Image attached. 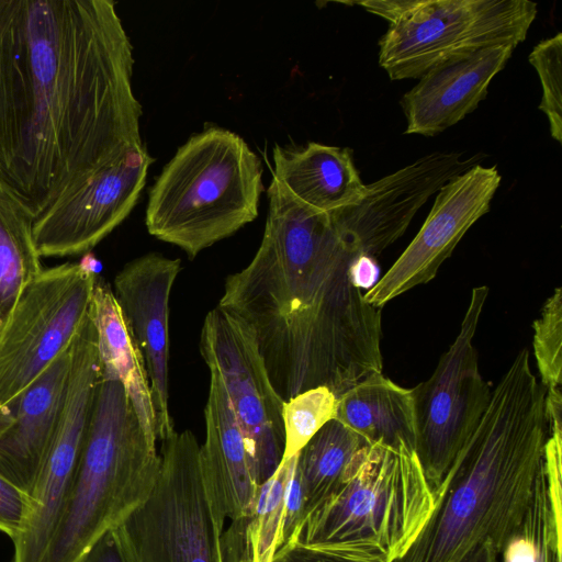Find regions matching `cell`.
Here are the masks:
<instances>
[{"instance_id": "d6a6232c", "label": "cell", "mask_w": 562, "mask_h": 562, "mask_svg": "<svg viewBox=\"0 0 562 562\" xmlns=\"http://www.w3.org/2000/svg\"><path fill=\"white\" fill-rule=\"evenodd\" d=\"M501 549L492 542L482 544L468 562H498Z\"/></svg>"}, {"instance_id": "836d02e7", "label": "cell", "mask_w": 562, "mask_h": 562, "mask_svg": "<svg viewBox=\"0 0 562 562\" xmlns=\"http://www.w3.org/2000/svg\"><path fill=\"white\" fill-rule=\"evenodd\" d=\"M4 323H5V318L3 317L1 311H0V333L4 326Z\"/></svg>"}, {"instance_id": "ac0fdd59", "label": "cell", "mask_w": 562, "mask_h": 562, "mask_svg": "<svg viewBox=\"0 0 562 562\" xmlns=\"http://www.w3.org/2000/svg\"><path fill=\"white\" fill-rule=\"evenodd\" d=\"M514 49L510 45L490 46L428 69L402 98L405 134L435 136L463 120L486 98L492 79Z\"/></svg>"}, {"instance_id": "d4e9b609", "label": "cell", "mask_w": 562, "mask_h": 562, "mask_svg": "<svg viewBox=\"0 0 562 562\" xmlns=\"http://www.w3.org/2000/svg\"><path fill=\"white\" fill-rule=\"evenodd\" d=\"M33 218L0 191V311L8 318L23 289L43 270Z\"/></svg>"}, {"instance_id": "f1b7e54d", "label": "cell", "mask_w": 562, "mask_h": 562, "mask_svg": "<svg viewBox=\"0 0 562 562\" xmlns=\"http://www.w3.org/2000/svg\"><path fill=\"white\" fill-rule=\"evenodd\" d=\"M29 510V495L0 474V531L12 542L20 535Z\"/></svg>"}, {"instance_id": "f546056e", "label": "cell", "mask_w": 562, "mask_h": 562, "mask_svg": "<svg viewBox=\"0 0 562 562\" xmlns=\"http://www.w3.org/2000/svg\"><path fill=\"white\" fill-rule=\"evenodd\" d=\"M80 562H125L114 529L99 538Z\"/></svg>"}, {"instance_id": "4fadbf2b", "label": "cell", "mask_w": 562, "mask_h": 562, "mask_svg": "<svg viewBox=\"0 0 562 562\" xmlns=\"http://www.w3.org/2000/svg\"><path fill=\"white\" fill-rule=\"evenodd\" d=\"M154 158L148 150L119 159L60 195L33 222L40 257L91 250L136 205Z\"/></svg>"}, {"instance_id": "5b68a950", "label": "cell", "mask_w": 562, "mask_h": 562, "mask_svg": "<svg viewBox=\"0 0 562 562\" xmlns=\"http://www.w3.org/2000/svg\"><path fill=\"white\" fill-rule=\"evenodd\" d=\"M159 467L123 385L101 375L72 487L41 562H80L147 499Z\"/></svg>"}, {"instance_id": "83f0119b", "label": "cell", "mask_w": 562, "mask_h": 562, "mask_svg": "<svg viewBox=\"0 0 562 562\" xmlns=\"http://www.w3.org/2000/svg\"><path fill=\"white\" fill-rule=\"evenodd\" d=\"M542 86L539 109L547 115L551 136L562 143V34L539 42L529 55Z\"/></svg>"}, {"instance_id": "4316f807", "label": "cell", "mask_w": 562, "mask_h": 562, "mask_svg": "<svg viewBox=\"0 0 562 562\" xmlns=\"http://www.w3.org/2000/svg\"><path fill=\"white\" fill-rule=\"evenodd\" d=\"M533 351L546 391L562 383V291L557 288L533 322Z\"/></svg>"}, {"instance_id": "8fae6325", "label": "cell", "mask_w": 562, "mask_h": 562, "mask_svg": "<svg viewBox=\"0 0 562 562\" xmlns=\"http://www.w3.org/2000/svg\"><path fill=\"white\" fill-rule=\"evenodd\" d=\"M200 352L226 390L259 486L276 472L283 456V401L270 382L254 331L217 305L204 319Z\"/></svg>"}, {"instance_id": "1f68e13d", "label": "cell", "mask_w": 562, "mask_h": 562, "mask_svg": "<svg viewBox=\"0 0 562 562\" xmlns=\"http://www.w3.org/2000/svg\"><path fill=\"white\" fill-rule=\"evenodd\" d=\"M272 562H341L293 544L278 549Z\"/></svg>"}, {"instance_id": "9a60e30c", "label": "cell", "mask_w": 562, "mask_h": 562, "mask_svg": "<svg viewBox=\"0 0 562 562\" xmlns=\"http://www.w3.org/2000/svg\"><path fill=\"white\" fill-rule=\"evenodd\" d=\"M461 157L462 153L434 151L367 184L356 205L330 213L336 227L359 254L375 258L405 233L434 193L483 159Z\"/></svg>"}, {"instance_id": "7402d4cb", "label": "cell", "mask_w": 562, "mask_h": 562, "mask_svg": "<svg viewBox=\"0 0 562 562\" xmlns=\"http://www.w3.org/2000/svg\"><path fill=\"white\" fill-rule=\"evenodd\" d=\"M335 419L369 443L392 448L417 447L415 401L412 389L382 373L367 376L337 398Z\"/></svg>"}, {"instance_id": "52a82bcc", "label": "cell", "mask_w": 562, "mask_h": 562, "mask_svg": "<svg viewBox=\"0 0 562 562\" xmlns=\"http://www.w3.org/2000/svg\"><path fill=\"white\" fill-rule=\"evenodd\" d=\"M162 442L147 499L114 528L125 562H223L225 513L190 430Z\"/></svg>"}, {"instance_id": "30bf717a", "label": "cell", "mask_w": 562, "mask_h": 562, "mask_svg": "<svg viewBox=\"0 0 562 562\" xmlns=\"http://www.w3.org/2000/svg\"><path fill=\"white\" fill-rule=\"evenodd\" d=\"M488 288L472 290L460 331L425 382L413 390L416 452L435 495L456 456L481 422L492 396L473 339Z\"/></svg>"}, {"instance_id": "d6986e66", "label": "cell", "mask_w": 562, "mask_h": 562, "mask_svg": "<svg viewBox=\"0 0 562 562\" xmlns=\"http://www.w3.org/2000/svg\"><path fill=\"white\" fill-rule=\"evenodd\" d=\"M272 157V178L314 210L330 214L356 205L366 194L350 148L315 142L295 148L276 144Z\"/></svg>"}, {"instance_id": "277c9868", "label": "cell", "mask_w": 562, "mask_h": 562, "mask_svg": "<svg viewBox=\"0 0 562 562\" xmlns=\"http://www.w3.org/2000/svg\"><path fill=\"white\" fill-rule=\"evenodd\" d=\"M434 507L416 450L367 443L284 544L341 562H394L415 541Z\"/></svg>"}, {"instance_id": "ba28073f", "label": "cell", "mask_w": 562, "mask_h": 562, "mask_svg": "<svg viewBox=\"0 0 562 562\" xmlns=\"http://www.w3.org/2000/svg\"><path fill=\"white\" fill-rule=\"evenodd\" d=\"M389 21L379 64L391 80L417 79L454 56L516 47L535 21L528 0H367L353 2Z\"/></svg>"}, {"instance_id": "484cf974", "label": "cell", "mask_w": 562, "mask_h": 562, "mask_svg": "<svg viewBox=\"0 0 562 562\" xmlns=\"http://www.w3.org/2000/svg\"><path fill=\"white\" fill-rule=\"evenodd\" d=\"M336 406V395L325 386L306 390L283 402L282 459L297 454L327 422L334 419Z\"/></svg>"}, {"instance_id": "8992f818", "label": "cell", "mask_w": 562, "mask_h": 562, "mask_svg": "<svg viewBox=\"0 0 562 562\" xmlns=\"http://www.w3.org/2000/svg\"><path fill=\"white\" fill-rule=\"evenodd\" d=\"M262 173L244 138L205 127L178 148L150 188L146 227L192 259L257 217Z\"/></svg>"}, {"instance_id": "ffe728a7", "label": "cell", "mask_w": 562, "mask_h": 562, "mask_svg": "<svg viewBox=\"0 0 562 562\" xmlns=\"http://www.w3.org/2000/svg\"><path fill=\"white\" fill-rule=\"evenodd\" d=\"M210 373L201 460L226 518L235 520L250 512L259 486L254 479L245 441L226 390L217 373Z\"/></svg>"}, {"instance_id": "4dcf8cb0", "label": "cell", "mask_w": 562, "mask_h": 562, "mask_svg": "<svg viewBox=\"0 0 562 562\" xmlns=\"http://www.w3.org/2000/svg\"><path fill=\"white\" fill-rule=\"evenodd\" d=\"M376 259L369 255L357 256L349 267L351 283L359 290L371 289L379 281Z\"/></svg>"}, {"instance_id": "9c48e42d", "label": "cell", "mask_w": 562, "mask_h": 562, "mask_svg": "<svg viewBox=\"0 0 562 562\" xmlns=\"http://www.w3.org/2000/svg\"><path fill=\"white\" fill-rule=\"evenodd\" d=\"M97 276L66 262L21 292L0 333V409L66 352L90 315Z\"/></svg>"}, {"instance_id": "3957f363", "label": "cell", "mask_w": 562, "mask_h": 562, "mask_svg": "<svg viewBox=\"0 0 562 562\" xmlns=\"http://www.w3.org/2000/svg\"><path fill=\"white\" fill-rule=\"evenodd\" d=\"M549 434L546 390L524 348L434 495L426 525L394 562H468L485 542L502 550L529 507Z\"/></svg>"}, {"instance_id": "7a4b0ae2", "label": "cell", "mask_w": 562, "mask_h": 562, "mask_svg": "<svg viewBox=\"0 0 562 562\" xmlns=\"http://www.w3.org/2000/svg\"><path fill=\"white\" fill-rule=\"evenodd\" d=\"M261 244L227 277L218 305L254 331L283 402L318 386L338 398L382 373L381 308L349 278L359 254L330 214L294 199L272 178Z\"/></svg>"}, {"instance_id": "e0dca14e", "label": "cell", "mask_w": 562, "mask_h": 562, "mask_svg": "<svg viewBox=\"0 0 562 562\" xmlns=\"http://www.w3.org/2000/svg\"><path fill=\"white\" fill-rule=\"evenodd\" d=\"M69 348L0 409V474L29 497L48 456L63 412Z\"/></svg>"}, {"instance_id": "5bb4252c", "label": "cell", "mask_w": 562, "mask_h": 562, "mask_svg": "<svg viewBox=\"0 0 562 562\" xmlns=\"http://www.w3.org/2000/svg\"><path fill=\"white\" fill-rule=\"evenodd\" d=\"M501 180L496 166L477 164L446 183L417 235L363 294L366 302L382 308L401 294L431 281L470 227L490 211Z\"/></svg>"}, {"instance_id": "603a6c76", "label": "cell", "mask_w": 562, "mask_h": 562, "mask_svg": "<svg viewBox=\"0 0 562 562\" xmlns=\"http://www.w3.org/2000/svg\"><path fill=\"white\" fill-rule=\"evenodd\" d=\"M498 562H562V482L541 475L517 530Z\"/></svg>"}, {"instance_id": "cb8c5ba5", "label": "cell", "mask_w": 562, "mask_h": 562, "mask_svg": "<svg viewBox=\"0 0 562 562\" xmlns=\"http://www.w3.org/2000/svg\"><path fill=\"white\" fill-rule=\"evenodd\" d=\"M367 443L358 432L334 418L302 448L296 471L304 495V515L331 491L349 460Z\"/></svg>"}, {"instance_id": "6da1fadb", "label": "cell", "mask_w": 562, "mask_h": 562, "mask_svg": "<svg viewBox=\"0 0 562 562\" xmlns=\"http://www.w3.org/2000/svg\"><path fill=\"white\" fill-rule=\"evenodd\" d=\"M112 0H0V191L35 221L147 150L133 46Z\"/></svg>"}, {"instance_id": "7c38bea8", "label": "cell", "mask_w": 562, "mask_h": 562, "mask_svg": "<svg viewBox=\"0 0 562 562\" xmlns=\"http://www.w3.org/2000/svg\"><path fill=\"white\" fill-rule=\"evenodd\" d=\"M69 376L60 419L30 494V510L13 541L11 562H41L72 487L101 376L95 340L82 335L69 347Z\"/></svg>"}, {"instance_id": "2e32d148", "label": "cell", "mask_w": 562, "mask_h": 562, "mask_svg": "<svg viewBox=\"0 0 562 562\" xmlns=\"http://www.w3.org/2000/svg\"><path fill=\"white\" fill-rule=\"evenodd\" d=\"M180 270V259L149 252L127 262L114 279V296L149 380L160 441L176 431L168 403L169 299Z\"/></svg>"}, {"instance_id": "44dd1931", "label": "cell", "mask_w": 562, "mask_h": 562, "mask_svg": "<svg viewBox=\"0 0 562 562\" xmlns=\"http://www.w3.org/2000/svg\"><path fill=\"white\" fill-rule=\"evenodd\" d=\"M90 317L95 328L101 375L123 385L147 438L156 443V415L149 380L112 288L97 278Z\"/></svg>"}]
</instances>
